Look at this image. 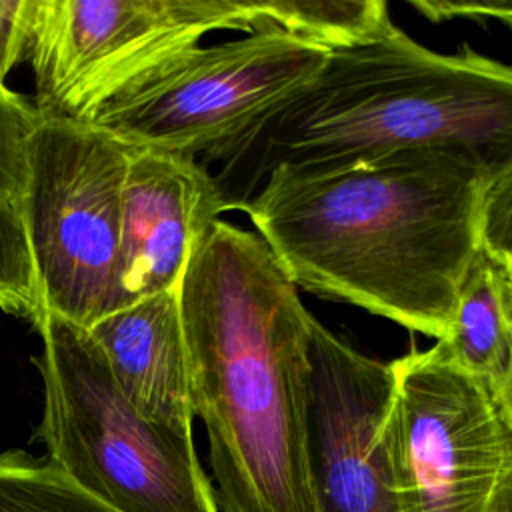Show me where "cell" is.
Wrapping results in <instances>:
<instances>
[{
	"instance_id": "obj_13",
	"label": "cell",
	"mask_w": 512,
	"mask_h": 512,
	"mask_svg": "<svg viewBox=\"0 0 512 512\" xmlns=\"http://www.w3.org/2000/svg\"><path fill=\"white\" fill-rule=\"evenodd\" d=\"M256 28L270 24L330 52L366 44L396 26L382 0H256Z\"/></svg>"
},
{
	"instance_id": "obj_11",
	"label": "cell",
	"mask_w": 512,
	"mask_h": 512,
	"mask_svg": "<svg viewBox=\"0 0 512 512\" xmlns=\"http://www.w3.org/2000/svg\"><path fill=\"white\" fill-rule=\"evenodd\" d=\"M86 332L116 386L140 414L192 432L196 414L180 288L118 308Z\"/></svg>"
},
{
	"instance_id": "obj_6",
	"label": "cell",
	"mask_w": 512,
	"mask_h": 512,
	"mask_svg": "<svg viewBox=\"0 0 512 512\" xmlns=\"http://www.w3.org/2000/svg\"><path fill=\"white\" fill-rule=\"evenodd\" d=\"M224 28L252 32L254 2L34 0V106L44 118L92 124L164 62Z\"/></svg>"
},
{
	"instance_id": "obj_1",
	"label": "cell",
	"mask_w": 512,
	"mask_h": 512,
	"mask_svg": "<svg viewBox=\"0 0 512 512\" xmlns=\"http://www.w3.org/2000/svg\"><path fill=\"white\" fill-rule=\"evenodd\" d=\"M194 414L220 512H320L308 450L310 318L266 242L208 226L180 284Z\"/></svg>"
},
{
	"instance_id": "obj_19",
	"label": "cell",
	"mask_w": 512,
	"mask_h": 512,
	"mask_svg": "<svg viewBox=\"0 0 512 512\" xmlns=\"http://www.w3.org/2000/svg\"><path fill=\"white\" fill-rule=\"evenodd\" d=\"M512 234V172L492 184L482 208V244Z\"/></svg>"
},
{
	"instance_id": "obj_21",
	"label": "cell",
	"mask_w": 512,
	"mask_h": 512,
	"mask_svg": "<svg viewBox=\"0 0 512 512\" xmlns=\"http://www.w3.org/2000/svg\"><path fill=\"white\" fill-rule=\"evenodd\" d=\"M502 398H504L506 408H508V414H510V418H512V378H510V382L506 384V388H504V392H502Z\"/></svg>"
},
{
	"instance_id": "obj_16",
	"label": "cell",
	"mask_w": 512,
	"mask_h": 512,
	"mask_svg": "<svg viewBox=\"0 0 512 512\" xmlns=\"http://www.w3.org/2000/svg\"><path fill=\"white\" fill-rule=\"evenodd\" d=\"M42 116L34 102L20 94L0 100V200L20 206L26 172L28 146Z\"/></svg>"
},
{
	"instance_id": "obj_3",
	"label": "cell",
	"mask_w": 512,
	"mask_h": 512,
	"mask_svg": "<svg viewBox=\"0 0 512 512\" xmlns=\"http://www.w3.org/2000/svg\"><path fill=\"white\" fill-rule=\"evenodd\" d=\"M488 188L432 158L276 168L240 210L298 288L442 340L482 248Z\"/></svg>"
},
{
	"instance_id": "obj_7",
	"label": "cell",
	"mask_w": 512,
	"mask_h": 512,
	"mask_svg": "<svg viewBox=\"0 0 512 512\" xmlns=\"http://www.w3.org/2000/svg\"><path fill=\"white\" fill-rule=\"evenodd\" d=\"M330 50L264 24L164 62L92 122L128 146L210 160L308 84Z\"/></svg>"
},
{
	"instance_id": "obj_4",
	"label": "cell",
	"mask_w": 512,
	"mask_h": 512,
	"mask_svg": "<svg viewBox=\"0 0 512 512\" xmlns=\"http://www.w3.org/2000/svg\"><path fill=\"white\" fill-rule=\"evenodd\" d=\"M34 328L44 386L34 438L52 462L118 512H220L192 432L140 414L84 328L50 312Z\"/></svg>"
},
{
	"instance_id": "obj_5",
	"label": "cell",
	"mask_w": 512,
	"mask_h": 512,
	"mask_svg": "<svg viewBox=\"0 0 512 512\" xmlns=\"http://www.w3.org/2000/svg\"><path fill=\"white\" fill-rule=\"evenodd\" d=\"M128 148L110 132L44 118L28 146L20 212L42 312L88 330L124 308L122 188Z\"/></svg>"
},
{
	"instance_id": "obj_15",
	"label": "cell",
	"mask_w": 512,
	"mask_h": 512,
	"mask_svg": "<svg viewBox=\"0 0 512 512\" xmlns=\"http://www.w3.org/2000/svg\"><path fill=\"white\" fill-rule=\"evenodd\" d=\"M0 310L32 324L42 314L36 268L20 206L0 200Z\"/></svg>"
},
{
	"instance_id": "obj_2",
	"label": "cell",
	"mask_w": 512,
	"mask_h": 512,
	"mask_svg": "<svg viewBox=\"0 0 512 512\" xmlns=\"http://www.w3.org/2000/svg\"><path fill=\"white\" fill-rule=\"evenodd\" d=\"M432 158L488 186L512 172V66L470 46L438 54L400 28L330 52L322 70L212 160L224 212L276 168L326 174Z\"/></svg>"
},
{
	"instance_id": "obj_17",
	"label": "cell",
	"mask_w": 512,
	"mask_h": 512,
	"mask_svg": "<svg viewBox=\"0 0 512 512\" xmlns=\"http://www.w3.org/2000/svg\"><path fill=\"white\" fill-rule=\"evenodd\" d=\"M32 16L34 0L0 2V100L16 94L6 86V78L16 64L28 60Z\"/></svg>"
},
{
	"instance_id": "obj_10",
	"label": "cell",
	"mask_w": 512,
	"mask_h": 512,
	"mask_svg": "<svg viewBox=\"0 0 512 512\" xmlns=\"http://www.w3.org/2000/svg\"><path fill=\"white\" fill-rule=\"evenodd\" d=\"M126 148L120 274L128 306L180 288L194 248L224 204L214 176L194 156Z\"/></svg>"
},
{
	"instance_id": "obj_12",
	"label": "cell",
	"mask_w": 512,
	"mask_h": 512,
	"mask_svg": "<svg viewBox=\"0 0 512 512\" xmlns=\"http://www.w3.org/2000/svg\"><path fill=\"white\" fill-rule=\"evenodd\" d=\"M446 360L504 392L512 378V292L500 266L478 250L448 330L434 344Z\"/></svg>"
},
{
	"instance_id": "obj_14",
	"label": "cell",
	"mask_w": 512,
	"mask_h": 512,
	"mask_svg": "<svg viewBox=\"0 0 512 512\" xmlns=\"http://www.w3.org/2000/svg\"><path fill=\"white\" fill-rule=\"evenodd\" d=\"M0 512H118L48 456L0 452Z\"/></svg>"
},
{
	"instance_id": "obj_9",
	"label": "cell",
	"mask_w": 512,
	"mask_h": 512,
	"mask_svg": "<svg viewBox=\"0 0 512 512\" xmlns=\"http://www.w3.org/2000/svg\"><path fill=\"white\" fill-rule=\"evenodd\" d=\"M308 450L320 512H402L392 362L370 358L310 318Z\"/></svg>"
},
{
	"instance_id": "obj_18",
	"label": "cell",
	"mask_w": 512,
	"mask_h": 512,
	"mask_svg": "<svg viewBox=\"0 0 512 512\" xmlns=\"http://www.w3.org/2000/svg\"><path fill=\"white\" fill-rule=\"evenodd\" d=\"M426 18L450 20V18H494L512 28V2H460V0H410Z\"/></svg>"
},
{
	"instance_id": "obj_20",
	"label": "cell",
	"mask_w": 512,
	"mask_h": 512,
	"mask_svg": "<svg viewBox=\"0 0 512 512\" xmlns=\"http://www.w3.org/2000/svg\"><path fill=\"white\" fill-rule=\"evenodd\" d=\"M498 512H512V476L504 488V494H502V502H500V510Z\"/></svg>"
},
{
	"instance_id": "obj_8",
	"label": "cell",
	"mask_w": 512,
	"mask_h": 512,
	"mask_svg": "<svg viewBox=\"0 0 512 512\" xmlns=\"http://www.w3.org/2000/svg\"><path fill=\"white\" fill-rule=\"evenodd\" d=\"M402 512H498L512 476L502 392L432 346L392 360Z\"/></svg>"
}]
</instances>
